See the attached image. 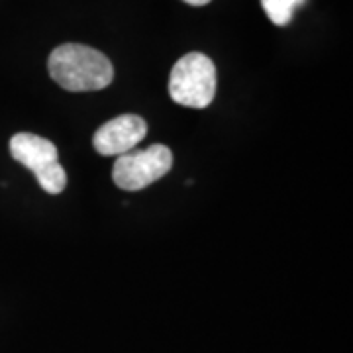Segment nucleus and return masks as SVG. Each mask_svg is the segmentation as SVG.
<instances>
[{"label":"nucleus","instance_id":"nucleus-1","mask_svg":"<svg viewBox=\"0 0 353 353\" xmlns=\"http://www.w3.org/2000/svg\"><path fill=\"white\" fill-rule=\"evenodd\" d=\"M51 79L71 92L102 90L114 81V67L110 59L94 48L83 43H63L51 51Z\"/></svg>","mask_w":353,"mask_h":353},{"label":"nucleus","instance_id":"nucleus-2","mask_svg":"<svg viewBox=\"0 0 353 353\" xmlns=\"http://www.w3.org/2000/svg\"><path fill=\"white\" fill-rule=\"evenodd\" d=\"M169 97L187 108H206L216 97V65L204 53L183 55L169 77Z\"/></svg>","mask_w":353,"mask_h":353},{"label":"nucleus","instance_id":"nucleus-3","mask_svg":"<svg viewBox=\"0 0 353 353\" xmlns=\"http://www.w3.org/2000/svg\"><path fill=\"white\" fill-rule=\"evenodd\" d=\"M10 153L18 163L28 167L36 175L39 187L48 194L63 192L67 187V173L63 165L59 163L57 148L50 139L26 132L16 134L10 139Z\"/></svg>","mask_w":353,"mask_h":353},{"label":"nucleus","instance_id":"nucleus-4","mask_svg":"<svg viewBox=\"0 0 353 353\" xmlns=\"http://www.w3.org/2000/svg\"><path fill=\"white\" fill-rule=\"evenodd\" d=\"M173 167V153L167 145L155 143L141 152L118 155L112 169L116 187L122 190H141L159 181Z\"/></svg>","mask_w":353,"mask_h":353},{"label":"nucleus","instance_id":"nucleus-5","mask_svg":"<svg viewBox=\"0 0 353 353\" xmlns=\"http://www.w3.org/2000/svg\"><path fill=\"white\" fill-rule=\"evenodd\" d=\"M148 134V124L136 114H122L110 122L102 124L92 138L94 150L104 155H124L132 152Z\"/></svg>","mask_w":353,"mask_h":353},{"label":"nucleus","instance_id":"nucleus-6","mask_svg":"<svg viewBox=\"0 0 353 353\" xmlns=\"http://www.w3.org/2000/svg\"><path fill=\"white\" fill-rule=\"evenodd\" d=\"M306 0H261L267 18L275 26H287L294 16V10L301 8Z\"/></svg>","mask_w":353,"mask_h":353},{"label":"nucleus","instance_id":"nucleus-7","mask_svg":"<svg viewBox=\"0 0 353 353\" xmlns=\"http://www.w3.org/2000/svg\"><path fill=\"white\" fill-rule=\"evenodd\" d=\"M183 2H187L190 6H204V4H208V2H212V0H183Z\"/></svg>","mask_w":353,"mask_h":353}]
</instances>
